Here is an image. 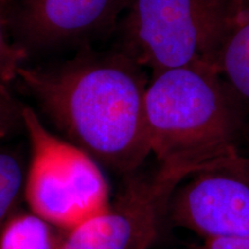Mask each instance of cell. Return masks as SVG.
Here are the masks:
<instances>
[{
  "label": "cell",
  "instance_id": "cell-1",
  "mask_svg": "<svg viewBox=\"0 0 249 249\" xmlns=\"http://www.w3.org/2000/svg\"><path fill=\"white\" fill-rule=\"evenodd\" d=\"M141 68L120 53L53 70L23 66L18 77L73 144L98 164L133 174L151 154Z\"/></svg>",
  "mask_w": 249,
  "mask_h": 249
},
{
  "label": "cell",
  "instance_id": "cell-2",
  "mask_svg": "<svg viewBox=\"0 0 249 249\" xmlns=\"http://www.w3.org/2000/svg\"><path fill=\"white\" fill-rule=\"evenodd\" d=\"M145 126L158 166L187 179L239 155L249 124L214 68L191 66L152 77Z\"/></svg>",
  "mask_w": 249,
  "mask_h": 249
},
{
  "label": "cell",
  "instance_id": "cell-3",
  "mask_svg": "<svg viewBox=\"0 0 249 249\" xmlns=\"http://www.w3.org/2000/svg\"><path fill=\"white\" fill-rule=\"evenodd\" d=\"M239 0H129L124 51L152 77L191 66L214 68Z\"/></svg>",
  "mask_w": 249,
  "mask_h": 249
},
{
  "label": "cell",
  "instance_id": "cell-4",
  "mask_svg": "<svg viewBox=\"0 0 249 249\" xmlns=\"http://www.w3.org/2000/svg\"><path fill=\"white\" fill-rule=\"evenodd\" d=\"M22 124L31 147L24 181L31 213L68 231L107 209V179L91 156L53 135L30 107H22Z\"/></svg>",
  "mask_w": 249,
  "mask_h": 249
},
{
  "label": "cell",
  "instance_id": "cell-5",
  "mask_svg": "<svg viewBox=\"0 0 249 249\" xmlns=\"http://www.w3.org/2000/svg\"><path fill=\"white\" fill-rule=\"evenodd\" d=\"M134 174L107 209L65 231L60 249H150L158 241L171 196L185 178L160 166Z\"/></svg>",
  "mask_w": 249,
  "mask_h": 249
},
{
  "label": "cell",
  "instance_id": "cell-6",
  "mask_svg": "<svg viewBox=\"0 0 249 249\" xmlns=\"http://www.w3.org/2000/svg\"><path fill=\"white\" fill-rule=\"evenodd\" d=\"M167 220L205 240L249 238V182L225 164L202 170L173 192Z\"/></svg>",
  "mask_w": 249,
  "mask_h": 249
},
{
  "label": "cell",
  "instance_id": "cell-7",
  "mask_svg": "<svg viewBox=\"0 0 249 249\" xmlns=\"http://www.w3.org/2000/svg\"><path fill=\"white\" fill-rule=\"evenodd\" d=\"M129 0H22L21 20L40 43L80 39L110 30Z\"/></svg>",
  "mask_w": 249,
  "mask_h": 249
},
{
  "label": "cell",
  "instance_id": "cell-8",
  "mask_svg": "<svg viewBox=\"0 0 249 249\" xmlns=\"http://www.w3.org/2000/svg\"><path fill=\"white\" fill-rule=\"evenodd\" d=\"M214 71L249 124V0L239 7L218 54Z\"/></svg>",
  "mask_w": 249,
  "mask_h": 249
},
{
  "label": "cell",
  "instance_id": "cell-9",
  "mask_svg": "<svg viewBox=\"0 0 249 249\" xmlns=\"http://www.w3.org/2000/svg\"><path fill=\"white\" fill-rule=\"evenodd\" d=\"M64 234L31 211H15L0 231V249H60Z\"/></svg>",
  "mask_w": 249,
  "mask_h": 249
},
{
  "label": "cell",
  "instance_id": "cell-10",
  "mask_svg": "<svg viewBox=\"0 0 249 249\" xmlns=\"http://www.w3.org/2000/svg\"><path fill=\"white\" fill-rule=\"evenodd\" d=\"M22 164L17 156L0 150V231L15 213L21 193L24 191Z\"/></svg>",
  "mask_w": 249,
  "mask_h": 249
},
{
  "label": "cell",
  "instance_id": "cell-11",
  "mask_svg": "<svg viewBox=\"0 0 249 249\" xmlns=\"http://www.w3.org/2000/svg\"><path fill=\"white\" fill-rule=\"evenodd\" d=\"M24 59L26 51L8 43L0 20V88H7L9 82L18 79Z\"/></svg>",
  "mask_w": 249,
  "mask_h": 249
},
{
  "label": "cell",
  "instance_id": "cell-12",
  "mask_svg": "<svg viewBox=\"0 0 249 249\" xmlns=\"http://www.w3.org/2000/svg\"><path fill=\"white\" fill-rule=\"evenodd\" d=\"M6 89L0 88V138L8 135L18 124H22V107H18Z\"/></svg>",
  "mask_w": 249,
  "mask_h": 249
},
{
  "label": "cell",
  "instance_id": "cell-13",
  "mask_svg": "<svg viewBox=\"0 0 249 249\" xmlns=\"http://www.w3.org/2000/svg\"><path fill=\"white\" fill-rule=\"evenodd\" d=\"M224 164L236 171L238 173H240L249 182V157H242L240 155H236L233 158L226 160Z\"/></svg>",
  "mask_w": 249,
  "mask_h": 249
}]
</instances>
